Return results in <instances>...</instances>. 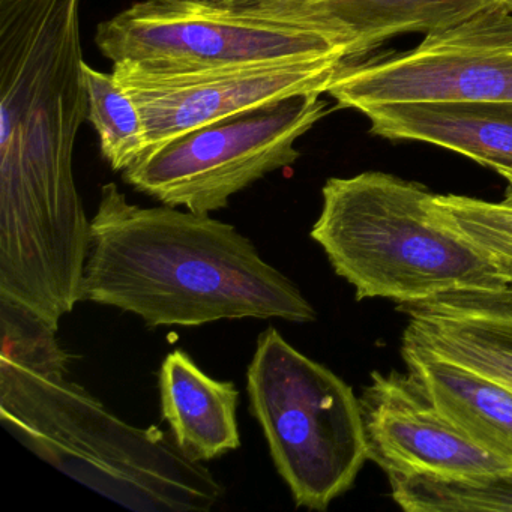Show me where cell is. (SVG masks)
<instances>
[{
	"instance_id": "obj_1",
	"label": "cell",
	"mask_w": 512,
	"mask_h": 512,
	"mask_svg": "<svg viewBox=\"0 0 512 512\" xmlns=\"http://www.w3.org/2000/svg\"><path fill=\"white\" fill-rule=\"evenodd\" d=\"M82 0H0V298L59 331L91 248L74 178L88 121Z\"/></svg>"
},
{
	"instance_id": "obj_2",
	"label": "cell",
	"mask_w": 512,
	"mask_h": 512,
	"mask_svg": "<svg viewBox=\"0 0 512 512\" xmlns=\"http://www.w3.org/2000/svg\"><path fill=\"white\" fill-rule=\"evenodd\" d=\"M82 301L136 314L151 328L220 320L308 323L316 310L232 224L209 214L128 202L101 187Z\"/></svg>"
},
{
	"instance_id": "obj_3",
	"label": "cell",
	"mask_w": 512,
	"mask_h": 512,
	"mask_svg": "<svg viewBox=\"0 0 512 512\" xmlns=\"http://www.w3.org/2000/svg\"><path fill=\"white\" fill-rule=\"evenodd\" d=\"M0 302V421L19 442L133 511L206 512L220 502L223 485L172 434L113 415L67 379L71 355L58 331L28 308Z\"/></svg>"
},
{
	"instance_id": "obj_4",
	"label": "cell",
	"mask_w": 512,
	"mask_h": 512,
	"mask_svg": "<svg viewBox=\"0 0 512 512\" xmlns=\"http://www.w3.org/2000/svg\"><path fill=\"white\" fill-rule=\"evenodd\" d=\"M310 236L358 301L511 286L496 260L448 223L436 194L389 173L328 179Z\"/></svg>"
},
{
	"instance_id": "obj_5",
	"label": "cell",
	"mask_w": 512,
	"mask_h": 512,
	"mask_svg": "<svg viewBox=\"0 0 512 512\" xmlns=\"http://www.w3.org/2000/svg\"><path fill=\"white\" fill-rule=\"evenodd\" d=\"M250 412L296 506L325 511L370 458L361 401L277 328L257 338L247 370Z\"/></svg>"
},
{
	"instance_id": "obj_6",
	"label": "cell",
	"mask_w": 512,
	"mask_h": 512,
	"mask_svg": "<svg viewBox=\"0 0 512 512\" xmlns=\"http://www.w3.org/2000/svg\"><path fill=\"white\" fill-rule=\"evenodd\" d=\"M95 44L107 59L151 71H200L338 58L337 35L305 20L217 0H140L101 22Z\"/></svg>"
},
{
	"instance_id": "obj_7",
	"label": "cell",
	"mask_w": 512,
	"mask_h": 512,
	"mask_svg": "<svg viewBox=\"0 0 512 512\" xmlns=\"http://www.w3.org/2000/svg\"><path fill=\"white\" fill-rule=\"evenodd\" d=\"M322 95H296L184 134L128 167L124 181L161 205L226 209L235 194L298 161L296 142L326 115Z\"/></svg>"
},
{
	"instance_id": "obj_8",
	"label": "cell",
	"mask_w": 512,
	"mask_h": 512,
	"mask_svg": "<svg viewBox=\"0 0 512 512\" xmlns=\"http://www.w3.org/2000/svg\"><path fill=\"white\" fill-rule=\"evenodd\" d=\"M338 109L512 104V2L427 32L409 52L344 62L329 85Z\"/></svg>"
},
{
	"instance_id": "obj_9",
	"label": "cell",
	"mask_w": 512,
	"mask_h": 512,
	"mask_svg": "<svg viewBox=\"0 0 512 512\" xmlns=\"http://www.w3.org/2000/svg\"><path fill=\"white\" fill-rule=\"evenodd\" d=\"M344 59L200 71H151L116 62L113 74L142 113L146 154L206 125L305 94H326ZM143 155V157H145Z\"/></svg>"
},
{
	"instance_id": "obj_10",
	"label": "cell",
	"mask_w": 512,
	"mask_h": 512,
	"mask_svg": "<svg viewBox=\"0 0 512 512\" xmlns=\"http://www.w3.org/2000/svg\"><path fill=\"white\" fill-rule=\"evenodd\" d=\"M359 401L370 460L388 476L470 479L512 473L508 461L452 424L409 373L374 371Z\"/></svg>"
},
{
	"instance_id": "obj_11",
	"label": "cell",
	"mask_w": 512,
	"mask_h": 512,
	"mask_svg": "<svg viewBox=\"0 0 512 512\" xmlns=\"http://www.w3.org/2000/svg\"><path fill=\"white\" fill-rule=\"evenodd\" d=\"M403 341L512 389V286L403 302Z\"/></svg>"
},
{
	"instance_id": "obj_12",
	"label": "cell",
	"mask_w": 512,
	"mask_h": 512,
	"mask_svg": "<svg viewBox=\"0 0 512 512\" xmlns=\"http://www.w3.org/2000/svg\"><path fill=\"white\" fill-rule=\"evenodd\" d=\"M158 388L161 415L190 460L206 463L241 446L235 383L208 376L190 353L175 349L161 364Z\"/></svg>"
},
{
	"instance_id": "obj_13",
	"label": "cell",
	"mask_w": 512,
	"mask_h": 512,
	"mask_svg": "<svg viewBox=\"0 0 512 512\" xmlns=\"http://www.w3.org/2000/svg\"><path fill=\"white\" fill-rule=\"evenodd\" d=\"M365 116L374 136L428 143L493 170H512V104H406Z\"/></svg>"
},
{
	"instance_id": "obj_14",
	"label": "cell",
	"mask_w": 512,
	"mask_h": 512,
	"mask_svg": "<svg viewBox=\"0 0 512 512\" xmlns=\"http://www.w3.org/2000/svg\"><path fill=\"white\" fill-rule=\"evenodd\" d=\"M407 373L476 445L512 466V389L403 341Z\"/></svg>"
},
{
	"instance_id": "obj_15",
	"label": "cell",
	"mask_w": 512,
	"mask_h": 512,
	"mask_svg": "<svg viewBox=\"0 0 512 512\" xmlns=\"http://www.w3.org/2000/svg\"><path fill=\"white\" fill-rule=\"evenodd\" d=\"M88 121L100 137L101 155L115 172H125L145 155L142 113L115 74L83 64Z\"/></svg>"
},
{
	"instance_id": "obj_16",
	"label": "cell",
	"mask_w": 512,
	"mask_h": 512,
	"mask_svg": "<svg viewBox=\"0 0 512 512\" xmlns=\"http://www.w3.org/2000/svg\"><path fill=\"white\" fill-rule=\"evenodd\" d=\"M388 478L392 499L407 512H512V473L470 479Z\"/></svg>"
},
{
	"instance_id": "obj_17",
	"label": "cell",
	"mask_w": 512,
	"mask_h": 512,
	"mask_svg": "<svg viewBox=\"0 0 512 512\" xmlns=\"http://www.w3.org/2000/svg\"><path fill=\"white\" fill-rule=\"evenodd\" d=\"M436 203L451 226L496 260L512 286V206L455 194H436Z\"/></svg>"
},
{
	"instance_id": "obj_18",
	"label": "cell",
	"mask_w": 512,
	"mask_h": 512,
	"mask_svg": "<svg viewBox=\"0 0 512 512\" xmlns=\"http://www.w3.org/2000/svg\"><path fill=\"white\" fill-rule=\"evenodd\" d=\"M500 176L506 181L505 200L503 203L512 206V170L511 169H499L496 170Z\"/></svg>"
}]
</instances>
